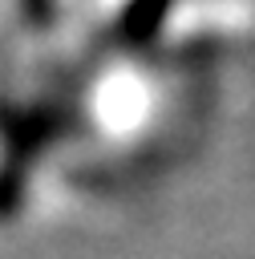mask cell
<instances>
[{
  "mask_svg": "<svg viewBox=\"0 0 255 259\" xmlns=\"http://www.w3.org/2000/svg\"><path fill=\"white\" fill-rule=\"evenodd\" d=\"M20 8H24L28 24H49L53 20V0H20Z\"/></svg>",
  "mask_w": 255,
  "mask_h": 259,
  "instance_id": "obj_2",
  "label": "cell"
},
{
  "mask_svg": "<svg viewBox=\"0 0 255 259\" xmlns=\"http://www.w3.org/2000/svg\"><path fill=\"white\" fill-rule=\"evenodd\" d=\"M170 12H174V0H130L117 20V36L125 45H150L170 20Z\"/></svg>",
  "mask_w": 255,
  "mask_h": 259,
  "instance_id": "obj_1",
  "label": "cell"
}]
</instances>
